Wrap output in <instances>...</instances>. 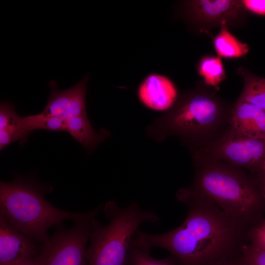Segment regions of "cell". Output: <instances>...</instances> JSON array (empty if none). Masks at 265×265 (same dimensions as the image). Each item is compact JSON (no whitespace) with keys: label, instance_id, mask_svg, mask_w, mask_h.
<instances>
[{"label":"cell","instance_id":"obj_1","mask_svg":"<svg viewBox=\"0 0 265 265\" xmlns=\"http://www.w3.org/2000/svg\"><path fill=\"white\" fill-rule=\"evenodd\" d=\"M176 197L187 209L183 223L160 234L138 230L134 245L148 253L153 248L165 249L177 265H211L241 251L249 228L186 188L177 191Z\"/></svg>","mask_w":265,"mask_h":265},{"label":"cell","instance_id":"obj_2","mask_svg":"<svg viewBox=\"0 0 265 265\" xmlns=\"http://www.w3.org/2000/svg\"><path fill=\"white\" fill-rule=\"evenodd\" d=\"M233 104L199 85L182 92L171 108L146 128L157 142L177 136L191 151L207 147L228 130Z\"/></svg>","mask_w":265,"mask_h":265},{"label":"cell","instance_id":"obj_3","mask_svg":"<svg viewBox=\"0 0 265 265\" xmlns=\"http://www.w3.org/2000/svg\"><path fill=\"white\" fill-rule=\"evenodd\" d=\"M194 175L190 192L211 201L249 229L265 217V204L252 176L220 160L191 155Z\"/></svg>","mask_w":265,"mask_h":265},{"label":"cell","instance_id":"obj_4","mask_svg":"<svg viewBox=\"0 0 265 265\" xmlns=\"http://www.w3.org/2000/svg\"><path fill=\"white\" fill-rule=\"evenodd\" d=\"M100 205L83 212L64 211L53 206L34 184L17 179L0 183V214L18 231L43 244L49 238L48 229L63 220L75 222L97 217Z\"/></svg>","mask_w":265,"mask_h":265},{"label":"cell","instance_id":"obj_5","mask_svg":"<svg viewBox=\"0 0 265 265\" xmlns=\"http://www.w3.org/2000/svg\"><path fill=\"white\" fill-rule=\"evenodd\" d=\"M109 223L103 226L96 218L92 222L90 244L86 249L88 265H126L136 232L145 222L156 223L159 216L132 202L124 208L113 201L105 206Z\"/></svg>","mask_w":265,"mask_h":265},{"label":"cell","instance_id":"obj_6","mask_svg":"<svg viewBox=\"0 0 265 265\" xmlns=\"http://www.w3.org/2000/svg\"><path fill=\"white\" fill-rule=\"evenodd\" d=\"M190 152L191 155L220 160L246 170L252 175L265 163V139L243 136L228 129L211 145Z\"/></svg>","mask_w":265,"mask_h":265},{"label":"cell","instance_id":"obj_7","mask_svg":"<svg viewBox=\"0 0 265 265\" xmlns=\"http://www.w3.org/2000/svg\"><path fill=\"white\" fill-rule=\"evenodd\" d=\"M96 217L78 221L70 229L57 225L53 235L42 244L43 265H88L86 245Z\"/></svg>","mask_w":265,"mask_h":265},{"label":"cell","instance_id":"obj_8","mask_svg":"<svg viewBox=\"0 0 265 265\" xmlns=\"http://www.w3.org/2000/svg\"><path fill=\"white\" fill-rule=\"evenodd\" d=\"M244 10L241 0H189L183 8L186 18L200 26H220L224 21L232 23L241 18Z\"/></svg>","mask_w":265,"mask_h":265},{"label":"cell","instance_id":"obj_9","mask_svg":"<svg viewBox=\"0 0 265 265\" xmlns=\"http://www.w3.org/2000/svg\"><path fill=\"white\" fill-rule=\"evenodd\" d=\"M38 241L18 231L0 214V265H19L41 252Z\"/></svg>","mask_w":265,"mask_h":265},{"label":"cell","instance_id":"obj_10","mask_svg":"<svg viewBox=\"0 0 265 265\" xmlns=\"http://www.w3.org/2000/svg\"><path fill=\"white\" fill-rule=\"evenodd\" d=\"M89 78L87 74L77 84L63 90H59L54 81H51L49 99L41 113L64 119L87 115L85 97Z\"/></svg>","mask_w":265,"mask_h":265},{"label":"cell","instance_id":"obj_11","mask_svg":"<svg viewBox=\"0 0 265 265\" xmlns=\"http://www.w3.org/2000/svg\"><path fill=\"white\" fill-rule=\"evenodd\" d=\"M177 88L168 77L158 73L147 76L137 89L140 102L146 107L157 111H167L178 97Z\"/></svg>","mask_w":265,"mask_h":265},{"label":"cell","instance_id":"obj_12","mask_svg":"<svg viewBox=\"0 0 265 265\" xmlns=\"http://www.w3.org/2000/svg\"><path fill=\"white\" fill-rule=\"evenodd\" d=\"M229 129L243 136L265 139V110L236 100L233 104Z\"/></svg>","mask_w":265,"mask_h":265},{"label":"cell","instance_id":"obj_13","mask_svg":"<svg viewBox=\"0 0 265 265\" xmlns=\"http://www.w3.org/2000/svg\"><path fill=\"white\" fill-rule=\"evenodd\" d=\"M67 132L89 152H92L109 135L105 129L97 132L93 129L87 115L71 117L65 119Z\"/></svg>","mask_w":265,"mask_h":265},{"label":"cell","instance_id":"obj_14","mask_svg":"<svg viewBox=\"0 0 265 265\" xmlns=\"http://www.w3.org/2000/svg\"><path fill=\"white\" fill-rule=\"evenodd\" d=\"M227 23L223 22L218 33L213 39V46L218 56L225 58H237L245 55L249 47L234 36L228 29Z\"/></svg>","mask_w":265,"mask_h":265},{"label":"cell","instance_id":"obj_15","mask_svg":"<svg viewBox=\"0 0 265 265\" xmlns=\"http://www.w3.org/2000/svg\"><path fill=\"white\" fill-rule=\"evenodd\" d=\"M238 73L243 79V87L237 100L265 110V78L255 76L243 68H239Z\"/></svg>","mask_w":265,"mask_h":265},{"label":"cell","instance_id":"obj_16","mask_svg":"<svg viewBox=\"0 0 265 265\" xmlns=\"http://www.w3.org/2000/svg\"><path fill=\"white\" fill-rule=\"evenodd\" d=\"M197 70L204 84L215 89L226 78L223 64L218 56L208 55L202 57L198 63Z\"/></svg>","mask_w":265,"mask_h":265},{"label":"cell","instance_id":"obj_17","mask_svg":"<svg viewBox=\"0 0 265 265\" xmlns=\"http://www.w3.org/2000/svg\"><path fill=\"white\" fill-rule=\"evenodd\" d=\"M25 129L29 133L35 130L45 129L53 131L67 132L65 119L55 116H45L42 113L22 117Z\"/></svg>","mask_w":265,"mask_h":265},{"label":"cell","instance_id":"obj_18","mask_svg":"<svg viewBox=\"0 0 265 265\" xmlns=\"http://www.w3.org/2000/svg\"><path fill=\"white\" fill-rule=\"evenodd\" d=\"M126 265H177L175 259L172 255L165 259H157L150 256L149 253L143 251L132 243Z\"/></svg>","mask_w":265,"mask_h":265},{"label":"cell","instance_id":"obj_19","mask_svg":"<svg viewBox=\"0 0 265 265\" xmlns=\"http://www.w3.org/2000/svg\"><path fill=\"white\" fill-rule=\"evenodd\" d=\"M241 250L247 265H265V249L247 242L242 246Z\"/></svg>","mask_w":265,"mask_h":265},{"label":"cell","instance_id":"obj_20","mask_svg":"<svg viewBox=\"0 0 265 265\" xmlns=\"http://www.w3.org/2000/svg\"><path fill=\"white\" fill-rule=\"evenodd\" d=\"M247 236L248 243L265 249V217L248 230Z\"/></svg>","mask_w":265,"mask_h":265},{"label":"cell","instance_id":"obj_21","mask_svg":"<svg viewBox=\"0 0 265 265\" xmlns=\"http://www.w3.org/2000/svg\"><path fill=\"white\" fill-rule=\"evenodd\" d=\"M241 2L247 11L256 15H265V0H243Z\"/></svg>","mask_w":265,"mask_h":265},{"label":"cell","instance_id":"obj_22","mask_svg":"<svg viewBox=\"0 0 265 265\" xmlns=\"http://www.w3.org/2000/svg\"><path fill=\"white\" fill-rule=\"evenodd\" d=\"M251 175L265 204V163L258 172Z\"/></svg>","mask_w":265,"mask_h":265},{"label":"cell","instance_id":"obj_23","mask_svg":"<svg viewBox=\"0 0 265 265\" xmlns=\"http://www.w3.org/2000/svg\"><path fill=\"white\" fill-rule=\"evenodd\" d=\"M211 265H247L241 251L228 258L218 261Z\"/></svg>","mask_w":265,"mask_h":265},{"label":"cell","instance_id":"obj_24","mask_svg":"<svg viewBox=\"0 0 265 265\" xmlns=\"http://www.w3.org/2000/svg\"><path fill=\"white\" fill-rule=\"evenodd\" d=\"M19 265H43V257L41 252L38 255L33 259L22 263Z\"/></svg>","mask_w":265,"mask_h":265}]
</instances>
